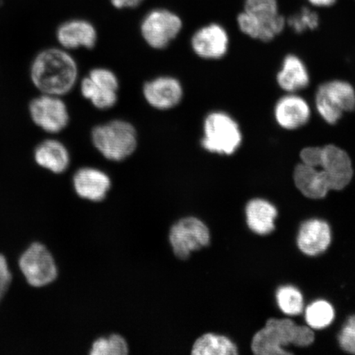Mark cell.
<instances>
[{"label":"cell","mask_w":355,"mask_h":355,"mask_svg":"<svg viewBox=\"0 0 355 355\" xmlns=\"http://www.w3.org/2000/svg\"><path fill=\"white\" fill-rule=\"evenodd\" d=\"M30 79L42 94L64 96L78 81V66L69 51L61 47L44 49L34 57Z\"/></svg>","instance_id":"cell-1"},{"label":"cell","mask_w":355,"mask_h":355,"mask_svg":"<svg viewBox=\"0 0 355 355\" xmlns=\"http://www.w3.org/2000/svg\"><path fill=\"white\" fill-rule=\"evenodd\" d=\"M312 328L299 326L291 319L270 318L266 326L257 331L252 340V350L257 355H288L285 347L294 345L305 347L313 344Z\"/></svg>","instance_id":"cell-2"},{"label":"cell","mask_w":355,"mask_h":355,"mask_svg":"<svg viewBox=\"0 0 355 355\" xmlns=\"http://www.w3.org/2000/svg\"><path fill=\"white\" fill-rule=\"evenodd\" d=\"M237 22L243 34L263 42L272 41L286 25L285 17L279 15L277 0H245Z\"/></svg>","instance_id":"cell-3"},{"label":"cell","mask_w":355,"mask_h":355,"mask_svg":"<svg viewBox=\"0 0 355 355\" xmlns=\"http://www.w3.org/2000/svg\"><path fill=\"white\" fill-rule=\"evenodd\" d=\"M92 143L110 162H121L131 157L139 145L135 126L123 119H113L92 128Z\"/></svg>","instance_id":"cell-4"},{"label":"cell","mask_w":355,"mask_h":355,"mask_svg":"<svg viewBox=\"0 0 355 355\" xmlns=\"http://www.w3.org/2000/svg\"><path fill=\"white\" fill-rule=\"evenodd\" d=\"M243 135L236 121L223 111H212L203 122L202 148L210 153L232 155L241 146Z\"/></svg>","instance_id":"cell-5"},{"label":"cell","mask_w":355,"mask_h":355,"mask_svg":"<svg viewBox=\"0 0 355 355\" xmlns=\"http://www.w3.org/2000/svg\"><path fill=\"white\" fill-rule=\"evenodd\" d=\"M315 105L324 121L336 124L345 113L355 110L354 88L343 80L324 83L318 88Z\"/></svg>","instance_id":"cell-6"},{"label":"cell","mask_w":355,"mask_h":355,"mask_svg":"<svg viewBox=\"0 0 355 355\" xmlns=\"http://www.w3.org/2000/svg\"><path fill=\"white\" fill-rule=\"evenodd\" d=\"M19 266L22 276L31 286L41 288L50 285L59 276L54 255L44 244L34 242L22 252Z\"/></svg>","instance_id":"cell-7"},{"label":"cell","mask_w":355,"mask_h":355,"mask_svg":"<svg viewBox=\"0 0 355 355\" xmlns=\"http://www.w3.org/2000/svg\"><path fill=\"white\" fill-rule=\"evenodd\" d=\"M211 234L204 222L195 216H187L171 226L168 241L175 257L188 259L193 252L209 245Z\"/></svg>","instance_id":"cell-8"},{"label":"cell","mask_w":355,"mask_h":355,"mask_svg":"<svg viewBox=\"0 0 355 355\" xmlns=\"http://www.w3.org/2000/svg\"><path fill=\"white\" fill-rule=\"evenodd\" d=\"M28 111L35 125L50 135H57L69 125V111L62 96L41 93L31 101Z\"/></svg>","instance_id":"cell-9"},{"label":"cell","mask_w":355,"mask_h":355,"mask_svg":"<svg viewBox=\"0 0 355 355\" xmlns=\"http://www.w3.org/2000/svg\"><path fill=\"white\" fill-rule=\"evenodd\" d=\"M119 78L112 70L95 68L80 83V91L84 98L97 110H106L117 104Z\"/></svg>","instance_id":"cell-10"},{"label":"cell","mask_w":355,"mask_h":355,"mask_svg":"<svg viewBox=\"0 0 355 355\" xmlns=\"http://www.w3.org/2000/svg\"><path fill=\"white\" fill-rule=\"evenodd\" d=\"M183 28L180 17L170 10L157 8L146 15L141 24V34L145 42L155 50H164Z\"/></svg>","instance_id":"cell-11"},{"label":"cell","mask_w":355,"mask_h":355,"mask_svg":"<svg viewBox=\"0 0 355 355\" xmlns=\"http://www.w3.org/2000/svg\"><path fill=\"white\" fill-rule=\"evenodd\" d=\"M315 168L325 177L331 190H343L353 179L352 159L345 150L334 144L322 146L321 162Z\"/></svg>","instance_id":"cell-12"},{"label":"cell","mask_w":355,"mask_h":355,"mask_svg":"<svg viewBox=\"0 0 355 355\" xmlns=\"http://www.w3.org/2000/svg\"><path fill=\"white\" fill-rule=\"evenodd\" d=\"M143 95L146 103L158 110H170L184 98V87L179 79L159 76L146 82Z\"/></svg>","instance_id":"cell-13"},{"label":"cell","mask_w":355,"mask_h":355,"mask_svg":"<svg viewBox=\"0 0 355 355\" xmlns=\"http://www.w3.org/2000/svg\"><path fill=\"white\" fill-rule=\"evenodd\" d=\"M230 37L223 26L211 24L199 28L191 38L194 54L203 60H220L228 52Z\"/></svg>","instance_id":"cell-14"},{"label":"cell","mask_w":355,"mask_h":355,"mask_svg":"<svg viewBox=\"0 0 355 355\" xmlns=\"http://www.w3.org/2000/svg\"><path fill=\"white\" fill-rule=\"evenodd\" d=\"M110 176L94 167H82L74 173L73 187L79 198L100 202L107 196L111 189Z\"/></svg>","instance_id":"cell-15"},{"label":"cell","mask_w":355,"mask_h":355,"mask_svg":"<svg viewBox=\"0 0 355 355\" xmlns=\"http://www.w3.org/2000/svg\"><path fill=\"white\" fill-rule=\"evenodd\" d=\"M274 116L278 125L284 130H296L308 123L311 109L303 97L295 93H288L277 102Z\"/></svg>","instance_id":"cell-16"},{"label":"cell","mask_w":355,"mask_h":355,"mask_svg":"<svg viewBox=\"0 0 355 355\" xmlns=\"http://www.w3.org/2000/svg\"><path fill=\"white\" fill-rule=\"evenodd\" d=\"M33 161L40 170L60 175L68 171L71 157L69 150L62 141L48 139L35 146Z\"/></svg>","instance_id":"cell-17"},{"label":"cell","mask_w":355,"mask_h":355,"mask_svg":"<svg viewBox=\"0 0 355 355\" xmlns=\"http://www.w3.org/2000/svg\"><path fill=\"white\" fill-rule=\"evenodd\" d=\"M57 42L66 51L85 48L92 50L97 42V32L90 21L83 19L67 21L56 32Z\"/></svg>","instance_id":"cell-18"},{"label":"cell","mask_w":355,"mask_h":355,"mask_svg":"<svg viewBox=\"0 0 355 355\" xmlns=\"http://www.w3.org/2000/svg\"><path fill=\"white\" fill-rule=\"evenodd\" d=\"M331 233L329 225L319 219L306 220L301 225L297 243L302 252L309 256H317L329 247Z\"/></svg>","instance_id":"cell-19"},{"label":"cell","mask_w":355,"mask_h":355,"mask_svg":"<svg viewBox=\"0 0 355 355\" xmlns=\"http://www.w3.org/2000/svg\"><path fill=\"white\" fill-rule=\"evenodd\" d=\"M279 87L288 93H295L309 86V73L303 60L295 55H288L283 60L277 76Z\"/></svg>","instance_id":"cell-20"},{"label":"cell","mask_w":355,"mask_h":355,"mask_svg":"<svg viewBox=\"0 0 355 355\" xmlns=\"http://www.w3.org/2000/svg\"><path fill=\"white\" fill-rule=\"evenodd\" d=\"M294 180L298 189L305 197L322 199L330 191L325 178L316 168L299 164L295 168Z\"/></svg>","instance_id":"cell-21"},{"label":"cell","mask_w":355,"mask_h":355,"mask_svg":"<svg viewBox=\"0 0 355 355\" xmlns=\"http://www.w3.org/2000/svg\"><path fill=\"white\" fill-rule=\"evenodd\" d=\"M277 216V208L263 199H252L246 207L247 224L252 232L257 234L265 235L272 232Z\"/></svg>","instance_id":"cell-22"},{"label":"cell","mask_w":355,"mask_h":355,"mask_svg":"<svg viewBox=\"0 0 355 355\" xmlns=\"http://www.w3.org/2000/svg\"><path fill=\"white\" fill-rule=\"evenodd\" d=\"M193 355H235L237 346L227 336L207 333L195 341L192 352Z\"/></svg>","instance_id":"cell-23"},{"label":"cell","mask_w":355,"mask_h":355,"mask_svg":"<svg viewBox=\"0 0 355 355\" xmlns=\"http://www.w3.org/2000/svg\"><path fill=\"white\" fill-rule=\"evenodd\" d=\"M334 318V309L325 300L313 302L305 312L306 322L313 329H323L330 325Z\"/></svg>","instance_id":"cell-24"},{"label":"cell","mask_w":355,"mask_h":355,"mask_svg":"<svg viewBox=\"0 0 355 355\" xmlns=\"http://www.w3.org/2000/svg\"><path fill=\"white\" fill-rule=\"evenodd\" d=\"M128 345L125 338L119 334L101 336L92 343L90 355H125L128 354Z\"/></svg>","instance_id":"cell-25"},{"label":"cell","mask_w":355,"mask_h":355,"mask_svg":"<svg viewBox=\"0 0 355 355\" xmlns=\"http://www.w3.org/2000/svg\"><path fill=\"white\" fill-rule=\"evenodd\" d=\"M277 301L282 312L291 316H295L304 309V297L298 288L285 286L278 288Z\"/></svg>","instance_id":"cell-26"},{"label":"cell","mask_w":355,"mask_h":355,"mask_svg":"<svg viewBox=\"0 0 355 355\" xmlns=\"http://www.w3.org/2000/svg\"><path fill=\"white\" fill-rule=\"evenodd\" d=\"M319 16L316 12L310 8H304L295 15L288 17L286 24L296 33H303L307 30H315L319 26Z\"/></svg>","instance_id":"cell-27"},{"label":"cell","mask_w":355,"mask_h":355,"mask_svg":"<svg viewBox=\"0 0 355 355\" xmlns=\"http://www.w3.org/2000/svg\"><path fill=\"white\" fill-rule=\"evenodd\" d=\"M341 349L349 354H355V315L349 317L338 336Z\"/></svg>","instance_id":"cell-28"},{"label":"cell","mask_w":355,"mask_h":355,"mask_svg":"<svg viewBox=\"0 0 355 355\" xmlns=\"http://www.w3.org/2000/svg\"><path fill=\"white\" fill-rule=\"evenodd\" d=\"M322 146H307L301 150V163L306 166L318 167L321 162Z\"/></svg>","instance_id":"cell-29"},{"label":"cell","mask_w":355,"mask_h":355,"mask_svg":"<svg viewBox=\"0 0 355 355\" xmlns=\"http://www.w3.org/2000/svg\"><path fill=\"white\" fill-rule=\"evenodd\" d=\"M12 281V273L8 261L2 254H0V300L6 293Z\"/></svg>","instance_id":"cell-30"},{"label":"cell","mask_w":355,"mask_h":355,"mask_svg":"<svg viewBox=\"0 0 355 355\" xmlns=\"http://www.w3.org/2000/svg\"><path fill=\"white\" fill-rule=\"evenodd\" d=\"M111 3L116 8H136L140 6L144 0H110Z\"/></svg>","instance_id":"cell-31"},{"label":"cell","mask_w":355,"mask_h":355,"mask_svg":"<svg viewBox=\"0 0 355 355\" xmlns=\"http://www.w3.org/2000/svg\"><path fill=\"white\" fill-rule=\"evenodd\" d=\"M308 1L315 7L327 8L332 6L337 0H308Z\"/></svg>","instance_id":"cell-32"}]
</instances>
